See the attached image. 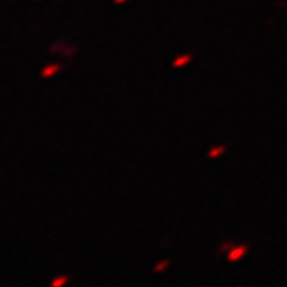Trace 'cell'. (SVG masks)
<instances>
[{"instance_id": "1", "label": "cell", "mask_w": 287, "mask_h": 287, "mask_svg": "<svg viewBox=\"0 0 287 287\" xmlns=\"http://www.w3.org/2000/svg\"><path fill=\"white\" fill-rule=\"evenodd\" d=\"M249 248L248 244H239V246H232L230 249H228L227 253V260L230 261V263H237V261H241L242 258L248 254Z\"/></svg>"}, {"instance_id": "2", "label": "cell", "mask_w": 287, "mask_h": 287, "mask_svg": "<svg viewBox=\"0 0 287 287\" xmlns=\"http://www.w3.org/2000/svg\"><path fill=\"white\" fill-rule=\"evenodd\" d=\"M191 61H192L191 54H179V56L173 59L172 66L173 68H185V66H189V64H191Z\"/></svg>"}, {"instance_id": "3", "label": "cell", "mask_w": 287, "mask_h": 287, "mask_svg": "<svg viewBox=\"0 0 287 287\" xmlns=\"http://www.w3.org/2000/svg\"><path fill=\"white\" fill-rule=\"evenodd\" d=\"M50 50H63V56H66V57H70L75 54V50H76V47H66L64 43H54L52 47H50Z\"/></svg>"}, {"instance_id": "4", "label": "cell", "mask_w": 287, "mask_h": 287, "mask_svg": "<svg viewBox=\"0 0 287 287\" xmlns=\"http://www.w3.org/2000/svg\"><path fill=\"white\" fill-rule=\"evenodd\" d=\"M225 152H227V147H225V145H213V147L208 151V158L216 159V158H220V156H223Z\"/></svg>"}, {"instance_id": "5", "label": "cell", "mask_w": 287, "mask_h": 287, "mask_svg": "<svg viewBox=\"0 0 287 287\" xmlns=\"http://www.w3.org/2000/svg\"><path fill=\"white\" fill-rule=\"evenodd\" d=\"M61 71V66L59 64H49V66H45L42 71H40V75L43 76V78H50V76H54L56 73Z\"/></svg>"}, {"instance_id": "6", "label": "cell", "mask_w": 287, "mask_h": 287, "mask_svg": "<svg viewBox=\"0 0 287 287\" xmlns=\"http://www.w3.org/2000/svg\"><path fill=\"white\" fill-rule=\"evenodd\" d=\"M170 265H172V263H170V260H163V261H159V263H156L152 270H154V274H161V272L166 270Z\"/></svg>"}, {"instance_id": "7", "label": "cell", "mask_w": 287, "mask_h": 287, "mask_svg": "<svg viewBox=\"0 0 287 287\" xmlns=\"http://www.w3.org/2000/svg\"><path fill=\"white\" fill-rule=\"evenodd\" d=\"M70 282V277H66V275H61V277H56L52 281V287H61L64 284H68Z\"/></svg>"}, {"instance_id": "8", "label": "cell", "mask_w": 287, "mask_h": 287, "mask_svg": "<svg viewBox=\"0 0 287 287\" xmlns=\"http://www.w3.org/2000/svg\"><path fill=\"white\" fill-rule=\"evenodd\" d=\"M112 2H114V3H116V5H121V3L128 2V0H112Z\"/></svg>"}]
</instances>
